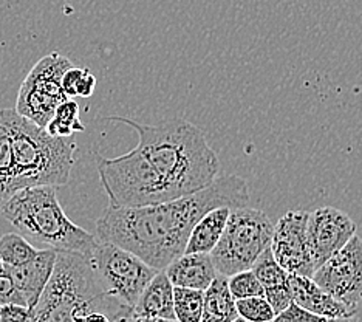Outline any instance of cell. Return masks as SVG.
Wrapping results in <instances>:
<instances>
[{
  "mask_svg": "<svg viewBox=\"0 0 362 322\" xmlns=\"http://www.w3.org/2000/svg\"><path fill=\"white\" fill-rule=\"evenodd\" d=\"M248 203V183L231 173L174 200L138 208L109 206L96 222V238L124 248L147 265L163 271L185 253L189 234L203 214L218 206L234 209Z\"/></svg>",
  "mask_w": 362,
  "mask_h": 322,
  "instance_id": "1",
  "label": "cell"
},
{
  "mask_svg": "<svg viewBox=\"0 0 362 322\" xmlns=\"http://www.w3.org/2000/svg\"><path fill=\"white\" fill-rule=\"evenodd\" d=\"M109 120L124 122L136 132V149L172 198L200 191L218 177V155L203 132L189 121L174 118L160 124H141L122 117Z\"/></svg>",
  "mask_w": 362,
  "mask_h": 322,
  "instance_id": "2",
  "label": "cell"
},
{
  "mask_svg": "<svg viewBox=\"0 0 362 322\" xmlns=\"http://www.w3.org/2000/svg\"><path fill=\"white\" fill-rule=\"evenodd\" d=\"M0 122L10 132L14 189L64 186L75 166L76 142L48 135L44 127L21 117L14 109L0 110Z\"/></svg>",
  "mask_w": 362,
  "mask_h": 322,
  "instance_id": "3",
  "label": "cell"
},
{
  "mask_svg": "<svg viewBox=\"0 0 362 322\" xmlns=\"http://www.w3.org/2000/svg\"><path fill=\"white\" fill-rule=\"evenodd\" d=\"M122 307L129 305L105 290L87 255L57 251L52 277L31 310V322H76L87 311Z\"/></svg>",
  "mask_w": 362,
  "mask_h": 322,
  "instance_id": "4",
  "label": "cell"
},
{
  "mask_svg": "<svg viewBox=\"0 0 362 322\" xmlns=\"http://www.w3.org/2000/svg\"><path fill=\"white\" fill-rule=\"evenodd\" d=\"M0 214L33 241L57 251L92 254L98 238L73 223L57 200L54 186H31L0 203Z\"/></svg>",
  "mask_w": 362,
  "mask_h": 322,
  "instance_id": "5",
  "label": "cell"
},
{
  "mask_svg": "<svg viewBox=\"0 0 362 322\" xmlns=\"http://www.w3.org/2000/svg\"><path fill=\"white\" fill-rule=\"evenodd\" d=\"M273 233L274 222L265 211L248 206L231 209L223 234L211 251L218 275L229 277L251 270L259 255L269 248Z\"/></svg>",
  "mask_w": 362,
  "mask_h": 322,
  "instance_id": "6",
  "label": "cell"
},
{
  "mask_svg": "<svg viewBox=\"0 0 362 322\" xmlns=\"http://www.w3.org/2000/svg\"><path fill=\"white\" fill-rule=\"evenodd\" d=\"M98 173L113 208H138L174 200L136 147L115 159L98 156Z\"/></svg>",
  "mask_w": 362,
  "mask_h": 322,
  "instance_id": "7",
  "label": "cell"
},
{
  "mask_svg": "<svg viewBox=\"0 0 362 322\" xmlns=\"http://www.w3.org/2000/svg\"><path fill=\"white\" fill-rule=\"evenodd\" d=\"M70 67L71 61L59 52L44 56L23 79L14 110L36 126L45 127L57 105L67 99L62 90V76Z\"/></svg>",
  "mask_w": 362,
  "mask_h": 322,
  "instance_id": "8",
  "label": "cell"
},
{
  "mask_svg": "<svg viewBox=\"0 0 362 322\" xmlns=\"http://www.w3.org/2000/svg\"><path fill=\"white\" fill-rule=\"evenodd\" d=\"M88 259L105 290L132 309L158 272L136 254L110 242L98 241Z\"/></svg>",
  "mask_w": 362,
  "mask_h": 322,
  "instance_id": "9",
  "label": "cell"
},
{
  "mask_svg": "<svg viewBox=\"0 0 362 322\" xmlns=\"http://www.w3.org/2000/svg\"><path fill=\"white\" fill-rule=\"evenodd\" d=\"M311 279L336 301L356 310L362 301V238L353 236L313 272Z\"/></svg>",
  "mask_w": 362,
  "mask_h": 322,
  "instance_id": "10",
  "label": "cell"
},
{
  "mask_svg": "<svg viewBox=\"0 0 362 322\" xmlns=\"http://www.w3.org/2000/svg\"><path fill=\"white\" fill-rule=\"evenodd\" d=\"M307 211H288L274 223L269 250L288 275L311 277L316 267L307 236Z\"/></svg>",
  "mask_w": 362,
  "mask_h": 322,
  "instance_id": "11",
  "label": "cell"
},
{
  "mask_svg": "<svg viewBox=\"0 0 362 322\" xmlns=\"http://www.w3.org/2000/svg\"><path fill=\"white\" fill-rule=\"evenodd\" d=\"M355 234L356 223L341 209L324 206L308 212L307 236L315 267L339 251Z\"/></svg>",
  "mask_w": 362,
  "mask_h": 322,
  "instance_id": "12",
  "label": "cell"
},
{
  "mask_svg": "<svg viewBox=\"0 0 362 322\" xmlns=\"http://www.w3.org/2000/svg\"><path fill=\"white\" fill-rule=\"evenodd\" d=\"M57 250L47 248V250H37V254L25 265L21 267H8L6 271L11 276L13 282L18 287V290L25 297L27 307L30 310L35 309L42 296L48 280L52 277V272L56 263Z\"/></svg>",
  "mask_w": 362,
  "mask_h": 322,
  "instance_id": "13",
  "label": "cell"
},
{
  "mask_svg": "<svg viewBox=\"0 0 362 322\" xmlns=\"http://www.w3.org/2000/svg\"><path fill=\"white\" fill-rule=\"evenodd\" d=\"M288 287L291 290L293 301L320 318H342L356 315V310L349 309L347 305L336 301L325 293L315 280L308 276L288 275Z\"/></svg>",
  "mask_w": 362,
  "mask_h": 322,
  "instance_id": "14",
  "label": "cell"
},
{
  "mask_svg": "<svg viewBox=\"0 0 362 322\" xmlns=\"http://www.w3.org/2000/svg\"><path fill=\"white\" fill-rule=\"evenodd\" d=\"M163 271L174 287L202 292L206 290L212 280L218 276L211 254L206 253H183Z\"/></svg>",
  "mask_w": 362,
  "mask_h": 322,
  "instance_id": "15",
  "label": "cell"
},
{
  "mask_svg": "<svg viewBox=\"0 0 362 322\" xmlns=\"http://www.w3.org/2000/svg\"><path fill=\"white\" fill-rule=\"evenodd\" d=\"M136 315L175 321L174 313V285L164 271H158L139 294L134 305Z\"/></svg>",
  "mask_w": 362,
  "mask_h": 322,
  "instance_id": "16",
  "label": "cell"
},
{
  "mask_svg": "<svg viewBox=\"0 0 362 322\" xmlns=\"http://www.w3.org/2000/svg\"><path fill=\"white\" fill-rule=\"evenodd\" d=\"M231 209L233 208H228V206H218L203 214L189 234L185 253L211 254L223 234Z\"/></svg>",
  "mask_w": 362,
  "mask_h": 322,
  "instance_id": "17",
  "label": "cell"
},
{
  "mask_svg": "<svg viewBox=\"0 0 362 322\" xmlns=\"http://www.w3.org/2000/svg\"><path fill=\"white\" fill-rule=\"evenodd\" d=\"M235 299L228 287V277L217 276L204 290L200 322H233L237 318Z\"/></svg>",
  "mask_w": 362,
  "mask_h": 322,
  "instance_id": "18",
  "label": "cell"
},
{
  "mask_svg": "<svg viewBox=\"0 0 362 322\" xmlns=\"http://www.w3.org/2000/svg\"><path fill=\"white\" fill-rule=\"evenodd\" d=\"M48 135L69 138L76 134V132H84L86 126L79 120V105L71 98L62 101L53 115V118L48 121L44 127Z\"/></svg>",
  "mask_w": 362,
  "mask_h": 322,
  "instance_id": "19",
  "label": "cell"
},
{
  "mask_svg": "<svg viewBox=\"0 0 362 322\" xmlns=\"http://www.w3.org/2000/svg\"><path fill=\"white\" fill-rule=\"evenodd\" d=\"M36 254V248L23 236L8 233L0 237V260L8 267L25 265Z\"/></svg>",
  "mask_w": 362,
  "mask_h": 322,
  "instance_id": "20",
  "label": "cell"
},
{
  "mask_svg": "<svg viewBox=\"0 0 362 322\" xmlns=\"http://www.w3.org/2000/svg\"><path fill=\"white\" fill-rule=\"evenodd\" d=\"M204 292L174 287V313L178 322H200Z\"/></svg>",
  "mask_w": 362,
  "mask_h": 322,
  "instance_id": "21",
  "label": "cell"
},
{
  "mask_svg": "<svg viewBox=\"0 0 362 322\" xmlns=\"http://www.w3.org/2000/svg\"><path fill=\"white\" fill-rule=\"evenodd\" d=\"M16 192L10 132L0 122V203Z\"/></svg>",
  "mask_w": 362,
  "mask_h": 322,
  "instance_id": "22",
  "label": "cell"
},
{
  "mask_svg": "<svg viewBox=\"0 0 362 322\" xmlns=\"http://www.w3.org/2000/svg\"><path fill=\"white\" fill-rule=\"evenodd\" d=\"M251 271L256 275L263 288L285 284L288 279V272L279 265L269 248H267V250L259 255L257 260L254 262V265L251 267Z\"/></svg>",
  "mask_w": 362,
  "mask_h": 322,
  "instance_id": "23",
  "label": "cell"
},
{
  "mask_svg": "<svg viewBox=\"0 0 362 322\" xmlns=\"http://www.w3.org/2000/svg\"><path fill=\"white\" fill-rule=\"evenodd\" d=\"M237 315L250 322H271L276 313L263 296H251L235 301Z\"/></svg>",
  "mask_w": 362,
  "mask_h": 322,
  "instance_id": "24",
  "label": "cell"
},
{
  "mask_svg": "<svg viewBox=\"0 0 362 322\" xmlns=\"http://www.w3.org/2000/svg\"><path fill=\"white\" fill-rule=\"evenodd\" d=\"M228 287L235 301L251 296H263V287L251 270L238 271L235 275L229 276Z\"/></svg>",
  "mask_w": 362,
  "mask_h": 322,
  "instance_id": "25",
  "label": "cell"
},
{
  "mask_svg": "<svg viewBox=\"0 0 362 322\" xmlns=\"http://www.w3.org/2000/svg\"><path fill=\"white\" fill-rule=\"evenodd\" d=\"M263 297L268 301V304L271 305V309L274 310L276 315L277 313H281L282 310H285L288 305L293 302V296H291L290 287H288V282L263 288Z\"/></svg>",
  "mask_w": 362,
  "mask_h": 322,
  "instance_id": "26",
  "label": "cell"
},
{
  "mask_svg": "<svg viewBox=\"0 0 362 322\" xmlns=\"http://www.w3.org/2000/svg\"><path fill=\"white\" fill-rule=\"evenodd\" d=\"M324 319L325 318H320V316L315 315V313L302 309L300 305H298L293 301L285 310L277 313L274 319L271 322H320Z\"/></svg>",
  "mask_w": 362,
  "mask_h": 322,
  "instance_id": "27",
  "label": "cell"
},
{
  "mask_svg": "<svg viewBox=\"0 0 362 322\" xmlns=\"http://www.w3.org/2000/svg\"><path fill=\"white\" fill-rule=\"evenodd\" d=\"M23 305L27 307L25 297L18 290V287L13 282L11 276L5 271L4 275H0V305Z\"/></svg>",
  "mask_w": 362,
  "mask_h": 322,
  "instance_id": "28",
  "label": "cell"
},
{
  "mask_svg": "<svg viewBox=\"0 0 362 322\" xmlns=\"http://www.w3.org/2000/svg\"><path fill=\"white\" fill-rule=\"evenodd\" d=\"M0 322H31V311L23 305H2Z\"/></svg>",
  "mask_w": 362,
  "mask_h": 322,
  "instance_id": "29",
  "label": "cell"
},
{
  "mask_svg": "<svg viewBox=\"0 0 362 322\" xmlns=\"http://www.w3.org/2000/svg\"><path fill=\"white\" fill-rule=\"evenodd\" d=\"M86 69H78V67H70L67 71L64 73L62 76V90L67 98H75L76 96V86L78 81L81 79L82 74H84Z\"/></svg>",
  "mask_w": 362,
  "mask_h": 322,
  "instance_id": "30",
  "label": "cell"
},
{
  "mask_svg": "<svg viewBox=\"0 0 362 322\" xmlns=\"http://www.w3.org/2000/svg\"><path fill=\"white\" fill-rule=\"evenodd\" d=\"M95 87H96V78L93 76L92 73H90L88 69H86L84 74H82L81 79L78 81V86H76V96L79 98H90L95 92Z\"/></svg>",
  "mask_w": 362,
  "mask_h": 322,
  "instance_id": "31",
  "label": "cell"
},
{
  "mask_svg": "<svg viewBox=\"0 0 362 322\" xmlns=\"http://www.w3.org/2000/svg\"><path fill=\"white\" fill-rule=\"evenodd\" d=\"M122 322H172L168 319H158V318H147V316H141V315H136V313L132 310L129 313V316L122 321Z\"/></svg>",
  "mask_w": 362,
  "mask_h": 322,
  "instance_id": "32",
  "label": "cell"
},
{
  "mask_svg": "<svg viewBox=\"0 0 362 322\" xmlns=\"http://www.w3.org/2000/svg\"><path fill=\"white\" fill-rule=\"evenodd\" d=\"M320 322H359V319L356 318V315H353V316H342V318H325Z\"/></svg>",
  "mask_w": 362,
  "mask_h": 322,
  "instance_id": "33",
  "label": "cell"
},
{
  "mask_svg": "<svg viewBox=\"0 0 362 322\" xmlns=\"http://www.w3.org/2000/svg\"><path fill=\"white\" fill-rule=\"evenodd\" d=\"M5 271H6V265H5L2 260H0V275H4Z\"/></svg>",
  "mask_w": 362,
  "mask_h": 322,
  "instance_id": "34",
  "label": "cell"
},
{
  "mask_svg": "<svg viewBox=\"0 0 362 322\" xmlns=\"http://www.w3.org/2000/svg\"><path fill=\"white\" fill-rule=\"evenodd\" d=\"M233 322H250V321H246V319H243V318H240V316H237Z\"/></svg>",
  "mask_w": 362,
  "mask_h": 322,
  "instance_id": "35",
  "label": "cell"
},
{
  "mask_svg": "<svg viewBox=\"0 0 362 322\" xmlns=\"http://www.w3.org/2000/svg\"><path fill=\"white\" fill-rule=\"evenodd\" d=\"M172 322H178V321H172Z\"/></svg>",
  "mask_w": 362,
  "mask_h": 322,
  "instance_id": "36",
  "label": "cell"
},
{
  "mask_svg": "<svg viewBox=\"0 0 362 322\" xmlns=\"http://www.w3.org/2000/svg\"><path fill=\"white\" fill-rule=\"evenodd\" d=\"M0 307H2V305H0Z\"/></svg>",
  "mask_w": 362,
  "mask_h": 322,
  "instance_id": "37",
  "label": "cell"
}]
</instances>
